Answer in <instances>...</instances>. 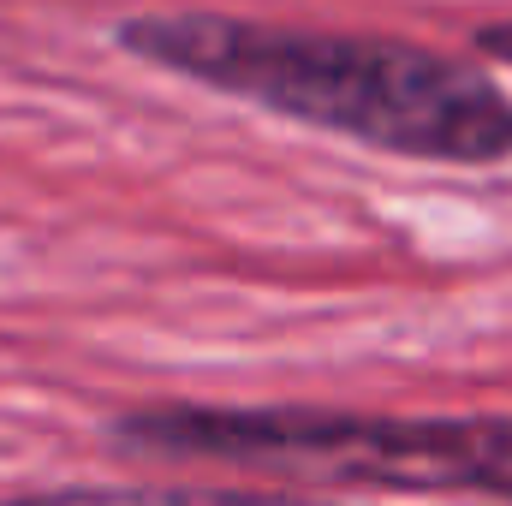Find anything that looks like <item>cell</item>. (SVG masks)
<instances>
[{
	"mask_svg": "<svg viewBox=\"0 0 512 506\" xmlns=\"http://www.w3.org/2000/svg\"><path fill=\"white\" fill-rule=\"evenodd\" d=\"M120 48L203 90L382 155L441 167L512 161V96L489 72L423 42L251 24L221 12H143L120 24Z\"/></svg>",
	"mask_w": 512,
	"mask_h": 506,
	"instance_id": "obj_1",
	"label": "cell"
},
{
	"mask_svg": "<svg viewBox=\"0 0 512 506\" xmlns=\"http://www.w3.org/2000/svg\"><path fill=\"white\" fill-rule=\"evenodd\" d=\"M0 506H340L292 489H221V483H84V489H36L0 495Z\"/></svg>",
	"mask_w": 512,
	"mask_h": 506,
	"instance_id": "obj_2",
	"label": "cell"
},
{
	"mask_svg": "<svg viewBox=\"0 0 512 506\" xmlns=\"http://www.w3.org/2000/svg\"><path fill=\"white\" fill-rule=\"evenodd\" d=\"M477 48L512 66V18H507V24H483V30H477Z\"/></svg>",
	"mask_w": 512,
	"mask_h": 506,
	"instance_id": "obj_3",
	"label": "cell"
}]
</instances>
